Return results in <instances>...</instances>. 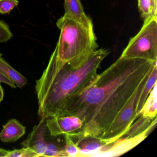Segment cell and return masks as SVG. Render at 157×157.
<instances>
[{"mask_svg": "<svg viewBox=\"0 0 157 157\" xmlns=\"http://www.w3.org/2000/svg\"><path fill=\"white\" fill-rule=\"evenodd\" d=\"M7 157H39V156L31 148L23 147L20 149L10 151Z\"/></svg>", "mask_w": 157, "mask_h": 157, "instance_id": "cell-17", "label": "cell"}, {"mask_svg": "<svg viewBox=\"0 0 157 157\" xmlns=\"http://www.w3.org/2000/svg\"><path fill=\"white\" fill-rule=\"evenodd\" d=\"M0 82H3L7 85H9L10 87L13 89H16L17 88L16 85L14 84V82L11 80L10 78L6 77L5 75L0 72Z\"/></svg>", "mask_w": 157, "mask_h": 157, "instance_id": "cell-21", "label": "cell"}, {"mask_svg": "<svg viewBox=\"0 0 157 157\" xmlns=\"http://www.w3.org/2000/svg\"><path fill=\"white\" fill-rule=\"evenodd\" d=\"M64 15L94 31L91 19L85 14L80 0H64Z\"/></svg>", "mask_w": 157, "mask_h": 157, "instance_id": "cell-8", "label": "cell"}, {"mask_svg": "<svg viewBox=\"0 0 157 157\" xmlns=\"http://www.w3.org/2000/svg\"><path fill=\"white\" fill-rule=\"evenodd\" d=\"M157 122V117L152 118L140 115V117L130 127L118 140L127 139L147 135V133L153 128Z\"/></svg>", "mask_w": 157, "mask_h": 157, "instance_id": "cell-9", "label": "cell"}, {"mask_svg": "<svg viewBox=\"0 0 157 157\" xmlns=\"http://www.w3.org/2000/svg\"><path fill=\"white\" fill-rule=\"evenodd\" d=\"M150 73L141 82L138 88L117 115L113 123L101 139V140L106 146L113 144L118 140L137 117L136 108L138 102Z\"/></svg>", "mask_w": 157, "mask_h": 157, "instance_id": "cell-5", "label": "cell"}, {"mask_svg": "<svg viewBox=\"0 0 157 157\" xmlns=\"http://www.w3.org/2000/svg\"><path fill=\"white\" fill-rule=\"evenodd\" d=\"M157 112V91L155 84L148 96L140 111V116L154 118L156 117Z\"/></svg>", "mask_w": 157, "mask_h": 157, "instance_id": "cell-14", "label": "cell"}, {"mask_svg": "<svg viewBox=\"0 0 157 157\" xmlns=\"http://www.w3.org/2000/svg\"><path fill=\"white\" fill-rule=\"evenodd\" d=\"M4 90L2 88V86L0 84V104L4 99Z\"/></svg>", "mask_w": 157, "mask_h": 157, "instance_id": "cell-23", "label": "cell"}, {"mask_svg": "<svg viewBox=\"0 0 157 157\" xmlns=\"http://www.w3.org/2000/svg\"><path fill=\"white\" fill-rule=\"evenodd\" d=\"M138 5L144 21L157 18V1L156 0H138Z\"/></svg>", "mask_w": 157, "mask_h": 157, "instance_id": "cell-15", "label": "cell"}, {"mask_svg": "<svg viewBox=\"0 0 157 157\" xmlns=\"http://www.w3.org/2000/svg\"><path fill=\"white\" fill-rule=\"evenodd\" d=\"M65 136L66 145L64 149L67 155V157L80 156V151L78 147L77 136L76 140H74V137L71 134H66L65 135Z\"/></svg>", "mask_w": 157, "mask_h": 157, "instance_id": "cell-16", "label": "cell"}, {"mask_svg": "<svg viewBox=\"0 0 157 157\" xmlns=\"http://www.w3.org/2000/svg\"><path fill=\"white\" fill-rule=\"evenodd\" d=\"M46 124L50 135L57 136L80 131L83 127V122L76 116L69 115L47 118Z\"/></svg>", "mask_w": 157, "mask_h": 157, "instance_id": "cell-6", "label": "cell"}, {"mask_svg": "<svg viewBox=\"0 0 157 157\" xmlns=\"http://www.w3.org/2000/svg\"><path fill=\"white\" fill-rule=\"evenodd\" d=\"M106 145L101 140L95 138L84 137L78 144V147L80 151V156L81 154H90L101 151Z\"/></svg>", "mask_w": 157, "mask_h": 157, "instance_id": "cell-12", "label": "cell"}, {"mask_svg": "<svg viewBox=\"0 0 157 157\" xmlns=\"http://www.w3.org/2000/svg\"><path fill=\"white\" fill-rule=\"evenodd\" d=\"M157 19L144 21L140 31L130 39L121 56L157 61Z\"/></svg>", "mask_w": 157, "mask_h": 157, "instance_id": "cell-4", "label": "cell"}, {"mask_svg": "<svg viewBox=\"0 0 157 157\" xmlns=\"http://www.w3.org/2000/svg\"><path fill=\"white\" fill-rule=\"evenodd\" d=\"M18 0H0V14L10 13L19 4Z\"/></svg>", "mask_w": 157, "mask_h": 157, "instance_id": "cell-19", "label": "cell"}, {"mask_svg": "<svg viewBox=\"0 0 157 157\" xmlns=\"http://www.w3.org/2000/svg\"><path fill=\"white\" fill-rule=\"evenodd\" d=\"M26 127L16 119H10L3 126L0 140L3 142H14L25 135Z\"/></svg>", "mask_w": 157, "mask_h": 157, "instance_id": "cell-10", "label": "cell"}, {"mask_svg": "<svg viewBox=\"0 0 157 157\" xmlns=\"http://www.w3.org/2000/svg\"><path fill=\"white\" fill-rule=\"evenodd\" d=\"M59 39L54 52L63 61L80 64L86 61L98 46L94 31L67 16L58 20Z\"/></svg>", "mask_w": 157, "mask_h": 157, "instance_id": "cell-3", "label": "cell"}, {"mask_svg": "<svg viewBox=\"0 0 157 157\" xmlns=\"http://www.w3.org/2000/svg\"><path fill=\"white\" fill-rule=\"evenodd\" d=\"M109 52L101 48L81 64L59 59L53 52L46 68L36 82L38 115L41 118L63 115L71 98L80 93L98 75V70Z\"/></svg>", "mask_w": 157, "mask_h": 157, "instance_id": "cell-2", "label": "cell"}, {"mask_svg": "<svg viewBox=\"0 0 157 157\" xmlns=\"http://www.w3.org/2000/svg\"><path fill=\"white\" fill-rule=\"evenodd\" d=\"M44 157H67V155L64 148H60L53 143H48Z\"/></svg>", "mask_w": 157, "mask_h": 157, "instance_id": "cell-18", "label": "cell"}, {"mask_svg": "<svg viewBox=\"0 0 157 157\" xmlns=\"http://www.w3.org/2000/svg\"><path fill=\"white\" fill-rule=\"evenodd\" d=\"M45 118H41L38 124L35 126L27 138L22 142L23 147L31 148L38 154L39 157H44L47 143L45 140L46 124Z\"/></svg>", "mask_w": 157, "mask_h": 157, "instance_id": "cell-7", "label": "cell"}, {"mask_svg": "<svg viewBox=\"0 0 157 157\" xmlns=\"http://www.w3.org/2000/svg\"><path fill=\"white\" fill-rule=\"evenodd\" d=\"M156 65L157 61L120 56L71 99L63 115L76 116L82 120L83 127L78 132L82 137L101 140L117 115Z\"/></svg>", "mask_w": 157, "mask_h": 157, "instance_id": "cell-1", "label": "cell"}, {"mask_svg": "<svg viewBox=\"0 0 157 157\" xmlns=\"http://www.w3.org/2000/svg\"><path fill=\"white\" fill-rule=\"evenodd\" d=\"M157 65H155L153 69L151 72L149 77L148 78L143 90L140 94V97L138 102L137 106L136 108L137 116H139L140 112L149 95L151 90L153 89L155 84H157Z\"/></svg>", "mask_w": 157, "mask_h": 157, "instance_id": "cell-13", "label": "cell"}, {"mask_svg": "<svg viewBox=\"0 0 157 157\" xmlns=\"http://www.w3.org/2000/svg\"><path fill=\"white\" fill-rule=\"evenodd\" d=\"M13 36L9 25L0 20V43H6Z\"/></svg>", "mask_w": 157, "mask_h": 157, "instance_id": "cell-20", "label": "cell"}, {"mask_svg": "<svg viewBox=\"0 0 157 157\" xmlns=\"http://www.w3.org/2000/svg\"><path fill=\"white\" fill-rule=\"evenodd\" d=\"M156 1H157V0H156Z\"/></svg>", "mask_w": 157, "mask_h": 157, "instance_id": "cell-24", "label": "cell"}, {"mask_svg": "<svg viewBox=\"0 0 157 157\" xmlns=\"http://www.w3.org/2000/svg\"><path fill=\"white\" fill-rule=\"evenodd\" d=\"M9 151V150L3 148H0V157H7Z\"/></svg>", "mask_w": 157, "mask_h": 157, "instance_id": "cell-22", "label": "cell"}, {"mask_svg": "<svg viewBox=\"0 0 157 157\" xmlns=\"http://www.w3.org/2000/svg\"><path fill=\"white\" fill-rule=\"evenodd\" d=\"M0 53V72L12 81L18 88H22L27 82V79L12 67Z\"/></svg>", "mask_w": 157, "mask_h": 157, "instance_id": "cell-11", "label": "cell"}]
</instances>
